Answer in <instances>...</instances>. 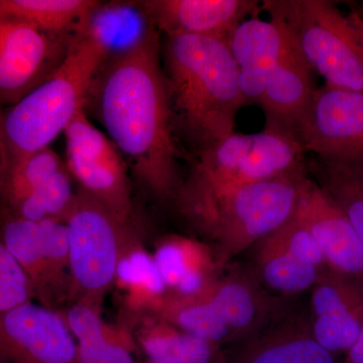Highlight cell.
I'll return each mask as SVG.
<instances>
[{
	"label": "cell",
	"mask_w": 363,
	"mask_h": 363,
	"mask_svg": "<svg viewBox=\"0 0 363 363\" xmlns=\"http://www.w3.org/2000/svg\"><path fill=\"white\" fill-rule=\"evenodd\" d=\"M160 37L150 25L135 44L109 57L85 111L104 126L140 187L159 201L174 202L182 180Z\"/></svg>",
	"instance_id": "cell-1"
},
{
	"label": "cell",
	"mask_w": 363,
	"mask_h": 363,
	"mask_svg": "<svg viewBox=\"0 0 363 363\" xmlns=\"http://www.w3.org/2000/svg\"><path fill=\"white\" fill-rule=\"evenodd\" d=\"M162 63L174 133L197 155L234 133L247 105L240 72L225 40L192 35H164Z\"/></svg>",
	"instance_id": "cell-2"
},
{
	"label": "cell",
	"mask_w": 363,
	"mask_h": 363,
	"mask_svg": "<svg viewBox=\"0 0 363 363\" xmlns=\"http://www.w3.org/2000/svg\"><path fill=\"white\" fill-rule=\"evenodd\" d=\"M111 56L106 45L82 26L58 68L20 101L0 111L9 162L47 149L64 133L85 108L93 81Z\"/></svg>",
	"instance_id": "cell-3"
},
{
	"label": "cell",
	"mask_w": 363,
	"mask_h": 363,
	"mask_svg": "<svg viewBox=\"0 0 363 363\" xmlns=\"http://www.w3.org/2000/svg\"><path fill=\"white\" fill-rule=\"evenodd\" d=\"M306 155L298 140L276 131L233 133L197 155L173 203L187 213L234 188L305 168Z\"/></svg>",
	"instance_id": "cell-4"
},
{
	"label": "cell",
	"mask_w": 363,
	"mask_h": 363,
	"mask_svg": "<svg viewBox=\"0 0 363 363\" xmlns=\"http://www.w3.org/2000/svg\"><path fill=\"white\" fill-rule=\"evenodd\" d=\"M306 174L307 167L234 188L182 217L198 233L216 240L224 259L264 240L295 216Z\"/></svg>",
	"instance_id": "cell-5"
},
{
	"label": "cell",
	"mask_w": 363,
	"mask_h": 363,
	"mask_svg": "<svg viewBox=\"0 0 363 363\" xmlns=\"http://www.w3.org/2000/svg\"><path fill=\"white\" fill-rule=\"evenodd\" d=\"M71 274V303L102 310L113 290L124 255L143 240L138 222L119 218L78 189L65 220Z\"/></svg>",
	"instance_id": "cell-6"
},
{
	"label": "cell",
	"mask_w": 363,
	"mask_h": 363,
	"mask_svg": "<svg viewBox=\"0 0 363 363\" xmlns=\"http://www.w3.org/2000/svg\"><path fill=\"white\" fill-rule=\"evenodd\" d=\"M292 32L303 56L326 85L363 91V18L327 0H267Z\"/></svg>",
	"instance_id": "cell-7"
},
{
	"label": "cell",
	"mask_w": 363,
	"mask_h": 363,
	"mask_svg": "<svg viewBox=\"0 0 363 363\" xmlns=\"http://www.w3.org/2000/svg\"><path fill=\"white\" fill-rule=\"evenodd\" d=\"M267 306L250 281L234 277L214 281L198 297L169 301L160 318L208 342L242 341L267 320Z\"/></svg>",
	"instance_id": "cell-8"
},
{
	"label": "cell",
	"mask_w": 363,
	"mask_h": 363,
	"mask_svg": "<svg viewBox=\"0 0 363 363\" xmlns=\"http://www.w3.org/2000/svg\"><path fill=\"white\" fill-rule=\"evenodd\" d=\"M0 238L26 272L35 302L58 312L70 305L65 222L28 220L0 210Z\"/></svg>",
	"instance_id": "cell-9"
},
{
	"label": "cell",
	"mask_w": 363,
	"mask_h": 363,
	"mask_svg": "<svg viewBox=\"0 0 363 363\" xmlns=\"http://www.w3.org/2000/svg\"><path fill=\"white\" fill-rule=\"evenodd\" d=\"M64 135L66 168L79 189L119 218L138 222L128 164L106 133L91 123L85 108L76 113Z\"/></svg>",
	"instance_id": "cell-10"
},
{
	"label": "cell",
	"mask_w": 363,
	"mask_h": 363,
	"mask_svg": "<svg viewBox=\"0 0 363 363\" xmlns=\"http://www.w3.org/2000/svg\"><path fill=\"white\" fill-rule=\"evenodd\" d=\"M296 140L306 154L363 167V91L317 88Z\"/></svg>",
	"instance_id": "cell-11"
},
{
	"label": "cell",
	"mask_w": 363,
	"mask_h": 363,
	"mask_svg": "<svg viewBox=\"0 0 363 363\" xmlns=\"http://www.w3.org/2000/svg\"><path fill=\"white\" fill-rule=\"evenodd\" d=\"M75 35H54L0 18V106L16 104L44 82L65 58Z\"/></svg>",
	"instance_id": "cell-12"
},
{
	"label": "cell",
	"mask_w": 363,
	"mask_h": 363,
	"mask_svg": "<svg viewBox=\"0 0 363 363\" xmlns=\"http://www.w3.org/2000/svg\"><path fill=\"white\" fill-rule=\"evenodd\" d=\"M0 363H78L65 318L37 302L0 314Z\"/></svg>",
	"instance_id": "cell-13"
},
{
	"label": "cell",
	"mask_w": 363,
	"mask_h": 363,
	"mask_svg": "<svg viewBox=\"0 0 363 363\" xmlns=\"http://www.w3.org/2000/svg\"><path fill=\"white\" fill-rule=\"evenodd\" d=\"M296 217L310 231L329 271L363 283V245L333 200L307 174Z\"/></svg>",
	"instance_id": "cell-14"
},
{
	"label": "cell",
	"mask_w": 363,
	"mask_h": 363,
	"mask_svg": "<svg viewBox=\"0 0 363 363\" xmlns=\"http://www.w3.org/2000/svg\"><path fill=\"white\" fill-rule=\"evenodd\" d=\"M150 25L164 35H192L228 42L240 23L257 16V0L138 1Z\"/></svg>",
	"instance_id": "cell-15"
},
{
	"label": "cell",
	"mask_w": 363,
	"mask_h": 363,
	"mask_svg": "<svg viewBox=\"0 0 363 363\" xmlns=\"http://www.w3.org/2000/svg\"><path fill=\"white\" fill-rule=\"evenodd\" d=\"M310 326L318 343L346 353L363 327V283L328 271L313 288Z\"/></svg>",
	"instance_id": "cell-16"
},
{
	"label": "cell",
	"mask_w": 363,
	"mask_h": 363,
	"mask_svg": "<svg viewBox=\"0 0 363 363\" xmlns=\"http://www.w3.org/2000/svg\"><path fill=\"white\" fill-rule=\"evenodd\" d=\"M269 13V21L257 16L243 21L227 42L240 72V88L247 104H259L267 79L294 39L285 21Z\"/></svg>",
	"instance_id": "cell-17"
},
{
	"label": "cell",
	"mask_w": 363,
	"mask_h": 363,
	"mask_svg": "<svg viewBox=\"0 0 363 363\" xmlns=\"http://www.w3.org/2000/svg\"><path fill=\"white\" fill-rule=\"evenodd\" d=\"M313 73L294 38L285 56L267 79L260 98L266 130L296 140L298 125L317 89Z\"/></svg>",
	"instance_id": "cell-18"
},
{
	"label": "cell",
	"mask_w": 363,
	"mask_h": 363,
	"mask_svg": "<svg viewBox=\"0 0 363 363\" xmlns=\"http://www.w3.org/2000/svg\"><path fill=\"white\" fill-rule=\"evenodd\" d=\"M113 290L118 306L117 326L133 334L143 320L159 317L169 295L152 253L136 241L121 260Z\"/></svg>",
	"instance_id": "cell-19"
},
{
	"label": "cell",
	"mask_w": 363,
	"mask_h": 363,
	"mask_svg": "<svg viewBox=\"0 0 363 363\" xmlns=\"http://www.w3.org/2000/svg\"><path fill=\"white\" fill-rule=\"evenodd\" d=\"M262 325L227 355L229 363H338L317 342L310 324L288 321L267 330Z\"/></svg>",
	"instance_id": "cell-20"
},
{
	"label": "cell",
	"mask_w": 363,
	"mask_h": 363,
	"mask_svg": "<svg viewBox=\"0 0 363 363\" xmlns=\"http://www.w3.org/2000/svg\"><path fill=\"white\" fill-rule=\"evenodd\" d=\"M152 257L168 291V302L198 297L214 283L211 257L198 241L166 236L157 241Z\"/></svg>",
	"instance_id": "cell-21"
},
{
	"label": "cell",
	"mask_w": 363,
	"mask_h": 363,
	"mask_svg": "<svg viewBox=\"0 0 363 363\" xmlns=\"http://www.w3.org/2000/svg\"><path fill=\"white\" fill-rule=\"evenodd\" d=\"M75 338L78 363H143L136 359L133 334L108 326L102 310L74 303L60 311Z\"/></svg>",
	"instance_id": "cell-22"
},
{
	"label": "cell",
	"mask_w": 363,
	"mask_h": 363,
	"mask_svg": "<svg viewBox=\"0 0 363 363\" xmlns=\"http://www.w3.org/2000/svg\"><path fill=\"white\" fill-rule=\"evenodd\" d=\"M133 337L143 363H229L221 346L182 331L160 317L143 320L133 329Z\"/></svg>",
	"instance_id": "cell-23"
},
{
	"label": "cell",
	"mask_w": 363,
	"mask_h": 363,
	"mask_svg": "<svg viewBox=\"0 0 363 363\" xmlns=\"http://www.w3.org/2000/svg\"><path fill=\"white\" fill-rule=\"evenodd\" d=\"M100 4L97 0H0V18H13L43 32L71 35Z\"/></svg>",
	"instance_id": "cell-24"
},
{
	"label": "cell",
	"mask_w": 363,
	"mask_h": 363,
	"mask_svg": "<svg viewBox=\"0 0 363 363\" xmlns=\"http://www.w3.org/2000/svg\"><path fill=\"white\" fill-rule=\"evenodd\" d=\"M307 166L315 182L350 220L363 245V167L317 157Z\"/></svg>",
	"instance_id": "cell-25"
},
{
	"label": "cell",
	"mask_w": 363,
	"mask_h": 363,
	"mask_svg": "<svg viewBox=\"0 0 363 363\" xmlns=\"http://www.w3.org/2000/svg\"><path fill=\"white\" fill-rule=\"evenodd\" d=\"M260 278L272 290L281 294L304 292L318 283L324 272L289 252L274 235L260 240Z\"/></svg>",
	"instance_id": "cell-26"
},
{
	"label": "cell",
	"mask_w": 363,
	"mask_h": 363,
	"mask_svg": "<svg viewBox=\"0 0 363 363\" xmlns=\"http://www.w3.org/2000/svg\"><path fill=\"white\" fill-rule=\"evenodd\" d=\"M64 167L58 155L50 147L9 162L0 181V209L11 211Z\"/></svg>",
	"instance_id": "cell-27"
},
{
	"label": "cell",
	"mask_w": 363,
	"mask_h": 363,
	"mask_svg": "<svg viewBox=\"0 0 363 363\" xmlns=\"http://www.w3.org/2000/svg\"><path fill=\"white\" fill-rule=\"evenodd\" d=\"M76 193L77 190L73 187V178L65 166L35 194L11 211H4L28 220L64 221L75 200Z\"/></svg>",
	"instance_id": "cell-28"
},
{
	"label": "cell",
	"mask_w": 363,
	"mask_h": 363,
	"mask_svg": "<svg viewBox=\"0 0 363 363\" xmlns=\"http://www.w3.org/2000/svg\"><path fill=\"white\" fill-rule=\"evenodd\" d=\"M35 302L32 285L0 238V314Z\"/></svg>",
	"instance_id": "cell-29"
},
{
	"label": "cell",
	"mask_w": 363,
	"mask_h": 363,
	"mask_svg": "<svg viewBox=\"0 0 363 363\" xmlns=\"http://www.w3.org/2000/svg\"><path fill=\"white\" fill-rule=\"evenodd\" d=\"M344 363H363V327L357 341L346 352Z\"/></svg>",
	"instance_id": "cell-30"
},
{
	"label": "cell",
	"mask_w": 363,
	"mask_h": 363,
	"mask_svg": "<svg viewBox=\"0 0 363 363\" xmlns=\"http://www.w3.org/2000/svg\"><path fill=\"white\" fill-rule=\"evenodd\" d=\"M7 162H9V155H7L6 143H4L1 128H0V181L6 171Z\"/></svg>",
	"instance_id": "cell-31"
}]
</instances>
